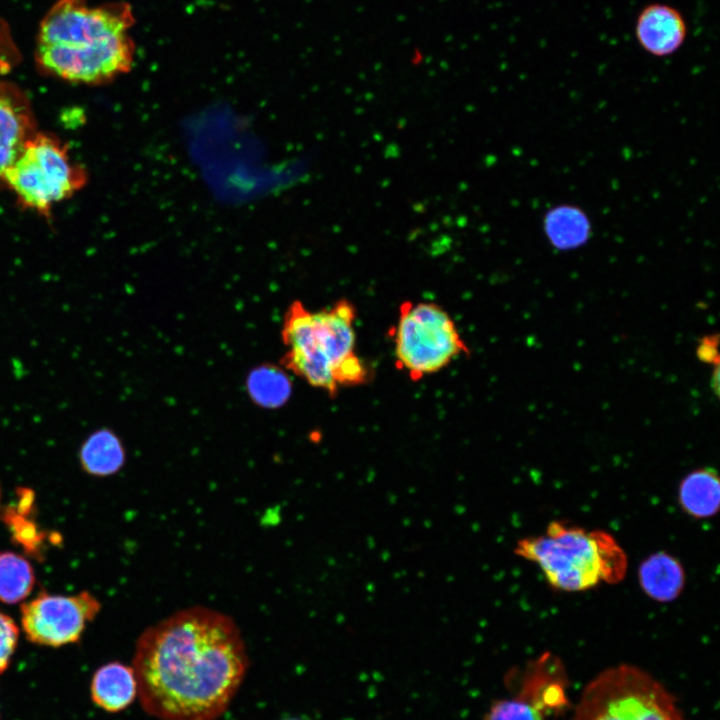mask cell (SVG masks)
I'll list each match as a JSON object with an SVG mask.
<instances>
[{
    "label": "cell",
    "instance_id": "obj_1",
    "mask_svg": "<svg viewBox=\"0 0 720 720\" xmlns=\"http://www.w3.org/2000/svg\"><path fill=\"white\" fill-rule=\"evenodd\" d=\"M249 666L230 616L204 606L174 612L136 641L132 668L144 711L160 720H216Z\"/></svg>",
    "mask_w": 720,
    "mask_h": 720
},
{
    "label": "cell",
    "instance_id": "obj_2",
    "mask_svg": "<svg viewBox=\"0 0 720 720\" xmlns=\"http://www.w3.org/2000/svg\"><path fill=\"white\" fill-rule=\"evenodd\" d=\"M355 319V306L346 299L316 312L299 301L291 304L282 329L286 368L331 396L341 386L366 383L368 369L355 351Z\"/></svg>",
    "mask_w": 720,
    "mask_h": 720
},
{
    "label": "cell",
    "instance_id": "obj_3",
    "mask_svg": "<svg viewBox=\"0 0 720 720\" xmlns=\"http://www.w3.org/2000/svg\"><path fill=\"white\" fill-rule=\"evenodd\" d=\"M514 551L535 563L547 582L564 592L618 583L627 570L626 554L612 535L559 520L550 522L541 535L520 539Z\"/></svg>",
    "mask_w": 720,
    "mask_h": 720
},
{
    "label": "cell",
    "instance_id": "obj_4",
    "mask_svg": "<svg viewBox=\"0 0 720 720\" xmlns=\"http://www.w3.org/2000/svg\"><path fill=\"white\" fill-rule=\"evenodd\" d=\"M571 720H685L675 698L641 668H607L584 688Z\"/></svg>",
    "mask_w": 720,
    "mask_h": 720
},
{
    "label": "cell",
    "instance_id": "obj_5",
    "mask_svg": "<svg viewBox=\"0 0 720 720\" xmlns=\"http://www.w3.org/2000/svg\"><path fill=\"white\" fill-rule=\"evenodd\" d=\"M87 181L80 165L72 162L68 147L55 136L36 132L5 175V187L24 209L50 217L55 203L70 198Z\"/></svg>",
    "mask_w": 720,
    "mask_h": 720
},
{
    "label": "cell",
    "instance_id": "obj_6",
    "mask_svg": "<svg viewBox=\"0 0 720 720\" xmlns=\"http://www.w3.org/2000/svg\"><path fill=\"white\" fill-rule=\"evenodd\" d=\"M393 341L398 368L414 381L442 370L469 352L454 320L434 302H403Z\"/></svg>",
    "mask_w": 720,
    "mask_h": 720
},
{
    "label": "cell",
    "instance_id": "obj_7",
    "mask_svg": "<svg viewBox=\"0 0 720 720\" xmlns=\"http://www.w3.org/2000/svg\"><path fill=\"white\" fill-rule=\"evenodd\" d=\"M133 24L126 2L90 6L87 0H58L40 21L36 45L96 49L129 37Z\"/></svg>",
    "mask_w": 720,
    "mask_h": 720
},
{
    "label": "cell",
    "instance_id": "obj_8",
    "mask_svg": "<svg viewBox=\"0 0 720 720\" xmlns=\"http://www.w3.org/2000/svg\"><path fill=\"white\" fill-rule=\"evenodd\" d=\"M101 605L89 592L73 596L40 594L21 608V623L29 641L59 647L77 642Z\"/></svg>",
    "mask_w": 720,
    "mask_h": 720
},
{
    "label": "cell",
    "instance_id": "obj_9",
    "mask_svg": "<svg viewBox=\"0 0 720 720\" xmlns=\"http://www.w3.org/2000/svg\"><path fill=\"white\" fill-rule=\"evenodd\" d=\"M37 132L29 98L16 84L0 80V189L27 141Z\"/></svg>",
    "mask_w": 720,
    "mask_h": 720
},
{
    "label": "cell",
    "instance_id": "obj_10",
    "mask_svg": "<svg viewBox=\"0 0 720 720\" xmlns=\"http://www.w3.org/2000/svg\"><path fill=\"white\" fill-rule=\"evenodd\" d=\"M567 685L568 678L560 658L545 652L526 666L515 697L546 718L563 712L569 705Z\"/></svg>",
    "mask_w": 720,
    "mask_h": 720
},
{
    "label": "cell",
    "instance_id": "obj_11",
    "mask_svg": "<svg viewBox=\"0 0 720 720\" xmlns=\"http://www.w3.org/2000/svg\"><path fill=\"white\" fill-rule=\"evenodd\" d=\"M636 38L651 55L663 57L676 52L687 34L686 22L674 7L653 3L642 9L636 20Z\"/></svg>",
    "mask_w": 720,
    "mask_h": 720
},
{
    "label": "cell",
    "instance_id": "obj_12",
    "mask_svg": "<svg viewBox=\"0 0 720 720\" xmlns=\"http://www.w3.org/2000/svg\"><path fill=\"white\" fill-rule=\"evenodd\" d=\"M685 571L673 555L659 551L645 558L638 568L642 591L657 602H671L679 597L685 586Z\"/></svg>",
    "mask_w": 720,
    "mask_h": 720
},
{
    "label": "cell",
    "instance_id": "obj_13",
    "mask_svg": "<svg viewBox=\"0 0 720 720\" xmlns=\"http://www.w3.org/2000/svg\"><path fill=\"white\" fill-rule=\"evenodd\" d=\"M93 702L107 712H120L137 697V682L132 666L110 662L101 666L91 681Z\"/></svg>",
    "mask_w": 720,
    "mask_h": 720
},
{
    "label": "cell",
    "instance_id": "obj_14",
    "mask_svg": "<svg viewBox=\"0 0 720 720\" xmlns=\"http://www.w3.org/2000/svg\"><path fill=\"white\" fill-rule=\"evenodd\" d=\"M678 500L682 510L695 519H708L720 508V480L717 471L702 467L688 473L680 482Z\"/></svg>",
    "mask_w": 720,
    "mask_h": 720
},
{
    "label": "cell",
    "instance_id": "obj_15",
    "mask_svg": "<svg viewBox=\"0 0 720 720\" xmlns=\"http://www.w3.org/2000/svg\"><path fill=\"white\" fill-rule=\"evenodd\" d=\"M544 234L557 250L577 249L590 239L592 227L583 209L561 204L549 209L543 218Z\"/></svg>",
    "mask_w": 720,
    "mask_h": 720
},
{
    "label": "cell",
    "instance_id": "obj_16",
    "mask_svg": "<svg viewBox=\"0 0 720 720\" xmlns=\"http://www.w3.org/2000/svg\"><path fill=\"white\" fill-rule=\"evenodd\" d=\"M83 469L94 476H108L118 472L125 462V451L119 438L110 430L91 433L80 449Z\"/></svg>",
    "mask_w": 720,
    "mask_h": 720
},
{
    "label": "cell",
    "instance_id": "obj_17",
    "mask_svg": "<svg viewBox=\"0 0 720 720\" xmlns=\"http://www.w3.org/2000/svg\"><path fill=\"white\" fill-rule=\"evenodd\" d=\"M35 576L31 564L13 552L0 553V600L14 604L31 592Z\"/></svg>",
    "mask_w": 720,
    "mask_h": 720
},
{
    "label": "cell",
    "instance_id": "obj_18",
    "mask_svg": "<svg viewBox=\"0 0 720 720\" xmlns=\"http://www.w3.org/2000/svg\"><path fill=\"white\" fill-rule=\"evenodd\" d=\"M485 720H545V717L527 702L514 697L494 703Z\"/></svg>",
    "mask_w": 720,
    "mask_h": 720
},
{
    "label": "cell",
    "instance_id": "obj_19",
    "mask_svg": "<svg viewBox=\"0 0 720 720\" xmlns=\"http://www.w3.org/2000/svg\"><path fill=\"white\" fill-rule=\"evenodd\" d=\"M251 388L255 398L265 403L276 402L271 389L281 400L288 393V383L284 377L265 371L253 377Z\"/></svg>",
    "mask_w": 720,
    "mask_h": 720
},
{
    "label": "cell",
    "instance_id": "obj_20",
    "mask_svg": "<svg viewBox=\"0 0 720 720\" xmlns=\"http://www.w3.org/2000/svg\"><path fill=\"white\" fill-rule=\"evenodd\" d=\"M18 638V626L10 616L0 611V674L10 665Z\"/></svg>",
    "mask_w": 720,
    "mask_h": 720
},
{
    "label": "cell",
    "instance_id": "obj_21",
    "mask_svg": "<svg viewBox=\"0 0 720 720\" xmlns=\"http://www.w3.org/2000/svg\"><path fill=\"white\" fill-rule=\"evenodd\" d=\"M719 335L709 334L701 337L698 340L696 347V356L698 360L703 363L718 366L719 364V353H718Z\"/></svg>",
    "mask_w": 720,
    "mask_h": 720
},
{
    "label": "cell",
    "instance_id": "obj_22",
    "mask_svg": "<svg viewBox=\"0 0 720 720\" xmlns=\"http://www.w3.org/2000/svg\"><path fill=\"white\" fill-rule=\"evenodd\" d=\"M711 388L713 393L718 396L719 395V367L715 366L714 371L712 373L711 378Z\"/></svg>",
    "mask_w": 720,
    "mask_h": 720
},
{
    "label": "cell",
    "instance_id": "obj_23",
    "mask_svg": "<svg viewBox=\"0 0 720 720\" xmlns=\"http://www.w3.org/2000/svg\"><path fill=\"white\" fill-rule=\"evenodd\" d=\"M289 720H299V719H289Z\"/></svg>",
    "mask_w": 720,
    "mask_h": 720
}]
</instances>
